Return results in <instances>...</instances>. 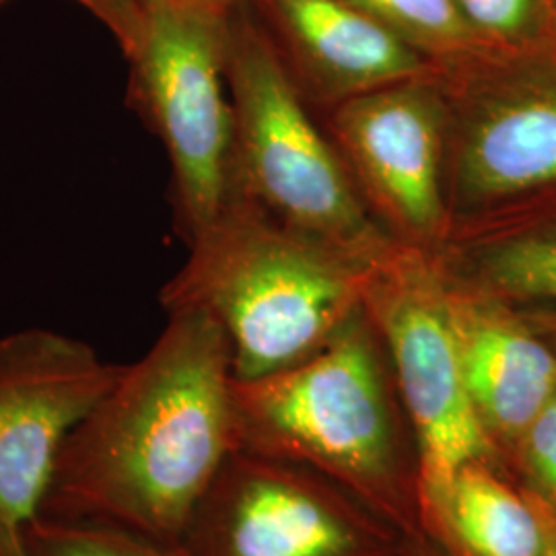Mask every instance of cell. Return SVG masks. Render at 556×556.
Here are the masks:
<instances>
[{"label":"cell","instance_id":"22","mask_svg":"<svg viewBox=\"0 0 556 556\" xmlns=\"http://www.w3.org/2000/svg\"><path fill=\"white\" fill-rule=\"evenodd\" d=\"M538 505H540L544 519H546V548H544V555L542 556H556V514L546 509L542 503H538Z\"/></svg>","mask_w":556,"mask_h":556},{"label":"cell","instance_id":"23","mask_svg":"<svg viewBox=\"0 0 556 556\" xmlns=\"http://www.w3.org/2000/svg\"><path fill=\"white\" fill-rule=\"evenodd\" d=\"M190 2L213 9V11H220V13H231L233 9H238L241 4H248L252 0H190Z\"/></svg>","mask_w":556,"mask_h":556},{"label":"cell","instance_id":"18","mask_svg":"<svg viewBox=\"0 0 556 556\" xmlns=\"http://www.w3.org/2000/svg\"><path fill=\"white\" fill-rule=\"evenodd\" d=\"M509 457L528 478L530 495L556 514V394L519 435Z\"/></svg>","mask_w":556,"mask_h":556},{"label":"cell","instance_id":"21","mask_svg":"<svg viewBox=\"0 0 556 556\" xmlns=\"http://www.w3.org/2000/svg\"><path fill=\"white\" fill-rule=\"evenodd\" d=\"M406 556H447L433 540L429 538H418V540H410Z\"/></svg>","mask_w":556,"mask_h":556},{"label":"cell","instance_id":"20","mask_svg":"<svg viewBox=\"0 0 556 556\" xmlns=\"http://www.w3.org/2000/svg\"><path fill=\"white\" fill-rule=\"evenodd\" d=\"M538 334L548 342L556 355V305H532L519 307Z\"/></svg>","mask_w":556,"mask_h":556},{"label":"cell","instance_id":"25","mask_svg":"<svg viewBox=\"0 0 556 556\" xmlns=\"http://www.w3.org/2000/svg\"><path fill=\"white\" fill-rule=\"evenodd\" d=\"M0 2H2V0H0Z\"/></svg>","mask_w":556,"mask_h":556},{"label":"cell","instance_id":"6","mask_svg":"<svg viewBox=\"0 0 556 556\" xmlns=\"http://www.w3.org/2000/svg\"><path fill=\"white\" fill-rule=\"evenodd\" d=\"M452 217L556 184V38L438 64Z\"/></svg>","mask_w":556,"mask_h":556},{"label":"cell","instance_id":"26","mask_svg":"<svg viewBox=\"0 0 556 556\" xmlns=\"http://www.w3.org/2000/svg\"><path fill=\"white\" fill-rule=\"evenodd\" d=\"M555 4H556V0H555Z\"/></svg>","mask_w":556,"mask_h":556},{"label":"cell","instance_id":"10","mask_svg":"<svg viewBox=\"0 0 556 556\" xmlns=\"http://www.w3.org/2000/svg\"><path fill=\"white\" fill-rule=\"evenodd\" d=\"M119 371L83 340L52 330L0 340V544L40 517L64 441Z\"/></svg>","mask_w":556,"mask_h":556},{"label":"cell","instance_id":"16","mask_svg":"<svg viewBox=\"0 0 556 556\" xmlns=\"http://www.w3.org/2000/svg\"><path fill=\"white\" fill-rule=\"evenodd\" d=\"M23 536L34 556H190L181 544L98 521L40 516L23 530Z\"/></svg>","mask_w":556,"mask_h":556},{"label":"cell","instance_id":"4","mask_svg":"<svg viewBox=\"0 0 556 556\" xmlns=\"http://www.w3.org/2000/svg\"><path fill=\"white\" fill-rule=\"evenodd\" d=\"M241 4L229 15L233 192L309 238L367 258L396 241L358 194L328 132L312 118L277 41Z\"/></svg>","mask_w":556,"mask_h":556},{"label":"cell","instance_id":"5","mask_svg":"<svg viewBox=\"0 0 556 556\" xmlns=\"http://www.w3.org/2000/svg\"><path fill=\"white\" fill-rule=\"evenodd\" d=\"M229 15L190 0H144L124 50L128 101L167 151L188 243L219 217L233 192Z\"/></svg>","mask_w":556,"mask_h":556},{"label":"cell","instance_id":"7","mask_svg":"<svg viewBox=\"0 0 556 556\" xmlns=\"http://www.w3.org/2000/svg\"><path fill=\"white\" fill-rule=\"evenodd\" d=\"M179 544L190 556H406L410 540L312 468L238 447Z\"/></svg>","mask_w":556,"mask_h":556},{"label":"cell","instance_id":"9","mask_svg":"<svg viewBox=\"0 0 556 556\" xmlns=\"http://www.w3.org/2000/svg\"><path fill=\"white\" fill-rule=\"evenodd\" d=\"M326 132L358 194L400 245L435 254L452 227L445 105L433 73L328 108Z\"/></svg>","mask_w":556,"mask_h":556},{"label":"cell","instance_id":"15","mask_svg":"<svg viewBox=\"0 0 556 556\" xmlns=\"http://www.w3.org/2000/svg\"><path fill=\"white\" fill-rule=\"evenodd\" d=\"M413 43L435 66L462 59L482 43L459 17L454 0H349Z\"/></svg>","mask_w":556,"mask_h":556},{"label":"cell","instance_id":"11","mask_svg":"<svg viewBox=\"0 0 556 556\" xmlns=\"http://www.w3.org/2000/svg\"><path fill=\"white\" fill-rule=\"evenodd\" d=\"M438 275L478 418L501 456H509L526 427L556 394L555 351L507 299L439 268Z\"/></svg>","mask_w":556,"mask_h":556},{"label":"cell","instance_id":"19","mask_svg":"<svg viewBox=\"0 0 556 556\" xmlns=\"http://www.w3.org/2000/svg\"><path fill=\"white\" fill-rule=\"evenodd\" d=\"M112 31L122 52L135 38L144 0H77Z\"/></svg>","mask_w":556,"mask_h":556},{"label":"cell","instance_id":"24","mask_svg":"<svg viewBox=\"0 0 556 556\" xmlns=\"http://www.w3.org/2000/svg\"><path fill=\"white\" fill-rule=\"evenodd\" d=\"M0 556H34L31 551L27 548L25 536L9 540L4 544H0Z\"/></svg>","mask_w":556,"mask_h":556},{"label":"cell","instance_id":"2","mask_svg":"<svg viewBox=\"0 0 556 556\" xmlns=\"http://www.w3.org/2000/svg\"><path fill=\"white\" fill-rule=\"evenodd\" d=\"M233 402L239 447L312 468L402 536L425 538L417 441L365 309L295 365L233 378Z\"/></svg>","mask_w":556,"mask_h":556},{"label":"cell","instance_id":"1","mask_svg":"<svg viewBox=\"0 0 556 556\" xmlns=\"http://www.w3.org/2000/svg\"><path fill=\"white\" fill-rule=\"evenodd\" d=\"M238 447L227 337L204 312H172L64 441L40 516L179 544Z\"/></svg>","mask_w":556,"mask_h":556},{"label":"cell","instance_id":"8","mask_svg":"<svg viewBox=\"0 0 556 556\" xmlns=\"http://www.w3.org/2000/svg\"><path fill=\"white\" fill-rule=\"evenodd\" d=\"M365 312L417 441L420 484L468 462L501 464L464 379L431 254L396 243L376 266Z\"/></svg>","mask_w":556,"mask_h":556},{"label":"cell","instance_id":"14","mask_svg":"<svg viewBox=\"0 0 556 556\" xmlns=\"http://www.w3.org/2000/svg\"><path fill=\"white\" fill-rule=\"evenodd\" d=\"M422 534L447 556H542L546 519L530 493L498 475V464L468 462L418 486Z\"/></svg>","mask_w":556,"mask_h":556},{"label":"cell","instance_id":"3","mask_svg":"<svg viewBox=\"0 0 556 556\" xmlns=\"http://www.w3.org/2000/svg\"><path fill=\"white\" fill-rule=\"evenodd\" d=\"M381 258L309 238L231 199L190 241L161 305L167 314H208L229 342L233 378H264L314 355L365 309Z\"/></svg>","mask_w":556,"mask_h":556},{"label":"cell","instance_id":"17","mask_svg":"<svg viewBox=\"0 0 556 556\" xmlns=\"http://www.w3.org/2000/svg\"><path fill=\"white\" fill-rule=\"evenodd\" d=\"M482 46L530 48L556 38L555 0H454Z\"/></svg>","mask_w":556,"mask_h":556},{"label":"cell","instance_id":"12","mask_svg":"<svg viewBox=\"0 0 556 556\" xmlns=\"http://www.w3.org/2000/svg\"><path fill=\"white\" fill-rule=\"evenodd\" d=\"M252 2L275 25L293 77L328 108L435 71L413 43L349 0Z\"/></svg>","mask_w":556,"mask_h":556},{"label":"cell","instance_id":"13","mask_svg":"<svg viewBox=\"0 0 556 556\" xmlns=\"http://www.w3.org/2000/svg\"><path fill=\"white\" fill-rule=\"evenodd\" d=\"M431 258L517 307L556 305V184L452 219Z\"/></svg>","mask_w":556,"mask_h":556}]
</instances>
